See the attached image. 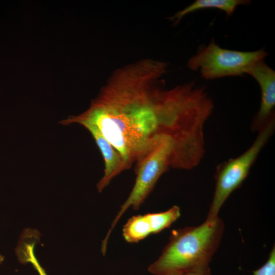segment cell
<instances>
[{
	"mask_svg": "<svg viewBox=\"0 0 275 275\" xmlns=\"http://www.w3.org/2000/svg\"><path fill=\"white\" fill-rule=\"evenodd\" d=\"M250 3L251 1L248 0H196L183 10L176 12L170 19L177 23L187 14L207 8L219 9L229 16L233 13L238 6L248 5Z\"/></svg>",
	"mask_w": 275,
	"mask_h": 275,
	"instance_id": "cell-9",
	"label": "cell"
},
{
	"mask_svg": "<svg viewBox=\"0 0 275 275\" xmlns=\"http://www.w3.org/2000/svg\"><path fill=\"white\" fill-rule=\"evenodd\" d=\"M34 246V243H25L23 248H19L17 251L19 261L23 263H31L39 275H47L35 256Z\"/></svg>",
	"mask_w": 275,
	"mask_h": 275,
	"instance_id": "cell-10",
	"label": "cell"
},
{
	"mask_svg": "<svg viewBox=\"0 0 275 275\" xmlns=\"http://www.w3.org/2000/svg\"><path fill=\"white\" fill-rule=\"evenodd\" d=\"M4 256L0 254V265L3 263L4 260Z\"/></svg>",
	"mask_w": 275,
	"mask_h": 275,
	"instance_id": "cell-13",
	"label": "cell"
},
{
	"mask_svg": "<svg viewBox=\"0 0 275 275\" xmlns=\"http://www.w3.org/2000/svg\"><path fill=\"white\" fill-rule=\"evenodd\" d=\"M181 275H211L210 268L198 271H188L182 273Z\"/></svg>",
	"mask_w": 275,
	"mask_h": 275,
	"instance_id": "cell-12",
	"label": "cell"
},
{
	"mask_svg": "<svg viewBox=\"0 0 275 275\" xmlns=\"http://www.w3.org/2000/svg\"><path fill=\"white\" fill-rule=\"evenodd\" d=\"M253 275H275V248L273 246L267 261L259 268L253 271Z\"/></svg>",
	"mask_w": 275,
	"mask_h": 275,
	"instance_id": "cell-11",
	"label": "cell"
},
{
	"mask_svg": "<svg viewBox=\"0 0 275 275\" xmlns=\"http://www.w3.org/2000/svg\"><path fill=\"white\" fill-rule=\"evenodd\" d=\"M174 142L165 134H158L151 141L147 148L136 161V178L133 188L113 220L102 241L107 245L116 224L129 207L138 210L153 190L160 177L170 167Z\"/></svg>",
	"mask_w": 275,
	"mask_h": 275,
	"instance_id": "cell-3",
	"label": "cell"
},
{
	"mask_svg": "<svg viewBox=\"0 0 275 275\" xmlns=\"http://www.w3.org/2000/svg\"><path fill=\"white\" fill-rule=\"evenodd\" d=\"M274 116L259 131L250 147L239 156L230 159L218 167L215 174V187L206 219L218 216L225 201L238 188L249 173L259 153L273 134Z\"/></svg>",
	"mask_w": 275,
	"mask_h": 275,
	"instance_id": "cell-4",
	"label": "cell"
},
{
	"mask_svg": "<svg viewBox=\"0 0 275 275\" xmlns=\"http://www.w3.org/2000/svg\"><path fill=\"white\" fill-rule=\"evenodd\" d=\"M181 274H182V273H171L168 275H181Z\"/></svg>",
	"mask_w": 275,
	"mask_h": 275,
	"instance_id": "cell-14",
	"label": "cell"
},
{
	"mask_svg": "<svg viewBox=\"0 0 275 275\" xmlns=\"http://www.w3.org/2000/svg\"><path fill=\"white\" fill-rule=\"evenodd\" d=\"M268 54L264 48L251 51L224 49L212 39L189 58L187 67L192 71L199 70L201 77L206 80L241 76L252 64L264 60Z\"/></svg>",
	"mask_w": 275,
	"mask_h": 275,
	"instance_id": "cell-5",
	"label": "cell"
},
{
	"mask_svg": "<svg viewBox=\"0 0 275 275\" xmlns=\"http://www.w3.org/2000/svg\"><path fill=\"white\" fill-rule=\"evenodd\" d=\"M166 63L144 59L115 71L86 111L61 123L96 125L131 167L158 134L173 137L184 116L178 87H165Z\"/></svg>",
	"mask_w": 275,
	"mask_h": 275,
	"instance_id": "cell-1",
	"label": "cell"
},
{
	"mask_svg": "<svg viewBox=\"0 0 275 275\" xmlns=\"http://www.w3.org/2000/svg\"><path fill=\"white\" fill-rule=\"evenodd\" d=\"M180 215V207L174 205L165 211L133 216L124 225L123 236L128 242H138L169 228Z\"/></svg>",
	"mask_w": 275,
	"mask_h": 275,
	"instance_id": "cell-6",
	"label": "cell"
},
{
	"mask_svg": "<svg viewBox=\"0 0 275 275\" xmlns=\"http://www.w3.org/2000/svg\"><path fill=\"white\" fill-rule=\"evenodd\" d=\"M81 125L87 128L93 136L104 159V174L97 184L98 191L101 192L113 178L131 167L105 138L96 125L88 123H83Z\"/></svg>",
	"mask_w": 275,
	"mask_h": 275,
	"instance_id": "cell-8",
	"label": "cell"
},
{
	"mask_svg": "<svg viewBox=\"0 0 275 275\" xmlns=\"http://www.w3.org/2000/svg\"><path fill=\"white\" fill-rule=\"evenodd\" d=\"M224 231V223L218 216L198 226L173 230L168 243L148 271L154 275H168L209 268Z\"/></svg>",
	"mask_w": 275,
	"mask_h": 275,
	"instance_id": "cell-2",
	"label": "cell"
},
{
	"mask_svg": "<svg viewBox=\"0 0 275 275\" xmlns=\"http://www.w3.org/2000/svg\"><path fill=\"white\" fill-rule=\"evenodd\" d=\"M245 74L253 77L261 90V103L253 123V129L260 131L273 116L275 106V71L264 60L252 64Z\"/></svg>",
	"mask_w": 275,
	"mask_h": 275,
	"instance_id": "cell-7",
	"label": "cell"
}]
</instances>
